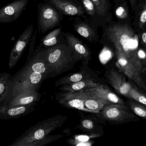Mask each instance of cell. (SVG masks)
<instances>
[{"label":"cell","mask_w":146,"mask_h":146,"mask_svg":"<svg viewBox=\"0 0 146 146\" xmlns=\"http://www.w3.org/2000/svg\"><path fill=\"white\" fill-rule=\"evenodd\" d=\"M116 57L117 66L119 70L138 87L145 90L146 85L141 76V73L137 70L135 66L124 56L117 55Z\"/></svg>","instance_id":"cell-10"},{"label":"cell","mask_w":146,"mask_h":146,"mask_svg":"<svg viewBox=\"0 0 146 146\" xmlns=\"http://www.w3.org/2000/svg\"><path fill=\"white\" fill-rule=\"evenodd\" d=\"M64 36L68 45L71 47L80 60L88 61L90 60L91 53L82 41L70 33H64Z\"/></svg>","instance_id":"cell-14"},{"label":"cell","mask_w":146,"mask_h":146,"mask_svg":"<svg viewBox=\"0 0 146 146\" xmlns=\"http://www.w3.org/2000/svg\"><path fill=\"white\" fill-rule=\"evenodd\" d=\"M63 135H48L41 140L27 143L25 146H45L60 138Z\"/></svg>","instance_id":"cell-29"},{"label":"cell","mask_w":146,"mask_h":146,"mask_svg":"<svg viewBox=\"0 0 146 146\" xmlns=\"http://www.w3.org/2000/svg\"><path fill=\"white\" fill-rule=\"evenodd\" d=\"M61 32V28H58L54 30L42 39L40 46L46 49L58 44L60 42L59 36Z\"/></svg>","instance_id":"cell-23"},{"label":"cell","mask_w":146,"mask_h":146,"mask_svg":"<svg viewBox=\"0 0 146 146\" xmlns=\"http://www.w3.org/2000/svg\"><path fill=\"white\" fill-rule=\"evenodd\" d=\"M79 126L81 129L86 132L90 133L92 135L98 136L99 135L98 129L96 128V125L92 119H83L80 122Z\"/></svg>","instance_id":"cell-26"},{"label":"cell","mask_w":146,"mask_h":146,"mask_svg":"<svg viewBox=\"0 0 146 146\" xmlns=\"http://www.w3.org/2000/svg\"><path fill=\"white\" fill-rule=\"evenodd\" d=\"M80 91L85 107L90 110L95 111L96 113H99L105 106L111 104L96 97L87 90Z\"/></svg>","instance_id":"cell-20"},{"label":"cell","mask_w":146,"mask_h":146,"mask_svg":"<svg viewBox=\"0 0 146 146\" xmlns=\"http://www.w3.org/2000/svg\"><path fill=\"white\" fill-rule=\"evenodd\" d=\"M96 97L106 101L110 103L120 104L124 105L123 101L117 95L112 92L108 88L101 85L96 88L85 90Z\"/></svg>","instance_id":"cell-18"},{"label":"cell","mask_w":146,"mask_h":146,"mask_svg":"<svg viewBox=\"0 0 146 146\" xmlns=\"http://www.w3.org/2000/svg\"><path fill=\"white\" fill-rule=\"evenodd\" d=\"M132 26L136 33L146 31V0H138Z\"/></svg>","instance_id":"cell-17"},{"label":"cell","mask_w":146,"mask_h":146,"mask_svg":"<svg viewBox=\"0 0 146 146\" xmlns=\"http://www.w3.org/2000/svg\"><path fill=\"white\" fill-rule=\"evenodd\" d=\"M129 1L131 9L134 12L135 9L137 5L138 0H129Z\"/></svg>","instance_id":"cell-32"},{"label":"cell","mask_w":146,"mask_h":146,"mask_svg":"<svg viewBox=\"0 0 146 146\" xmlns=\"http://www.w3.org/2000/svg\"><path fill=\"white\" fill-rule=\"evenodd\" d=\"M58 11L64 15L84 17L82 7L69 0H47Z\"/></svg>","instance_id":"cell-15"},{"label":"cell","mask_w":146,"mask_h":146,"mask_svg":"<svg viewBox=\"0 0 146 146\" xmlns=\"http://www.w3.org/2000/svg\"><path fill=\"white\" fill-rule=\"evenodd\" d=\"M127 98L137 102L143 106H145L146 105V98L145 95L139 92L133 87L130 90Z\"/></svg>","instance_id":"cell-28"},{"label":"cell","mask_w":146,"mask_h":146,"mask_svg":"<svg viewBox=\"0 0 146 146\" xmlns=\"http://www.w3.org/2000/svg\"><path fill=\"white\" fill-rule=\"evenodd\" d=\"M67 119L66 116L56 115L39 122L26 130L9 146H25L29 143L41 140L57 128L61 127Z\"/></svg>","instance_id":"cell-4"},{"label":"cell","mask_w":146,"mask_h":146,"mask_svg":"<svg viewBox=\"0 0 146 146\" xmlns=\"http://www.w3.org/2000/svg\"><path fill=\"white\" fill-rule=\"evenodd\" d=\"M34 26L31 25L20 35L14 44L9 58L8 66L12 69L15 67L22 57L26 47L29 43L33 36Z\"/></svg>","instance_id":"cell-7"},{"label":"cell","mask_w":146,"mask_h":146,"mask_svg":"<svg viewBox=\"0 0 146 146\" xmlns=\"http://www.w3.org/2000/svg\"><path fill=\"white\" fill-rule=\"evenodd\" d=\"M41 94L36 91L25 90L13 95L5 104L8 107H17L36 103L40 101Z\"/></svg>","instance_id":"cell-11"},{"label":"cell","mask_w":146,"mask_h":146,"mask_svg":"<svg viewBox=\"0 0 146 146\" xmlns=\"http://www.w3.org/2000/svg\"><path fill=\"white\" fill-rule=\"evenodd\" d=\"M96 10L97 19L104 20L105 25L111 20V4L110 0H91Z\"/></svg>","instance_id":"cell-21"},{"label":"cell","mask_w":146,"mask_h":146,"mask_svg":"<svg viewBox=\"0 0 146 146\" xmlns=\"http://www.w3.org/2000/svg\"><path fill=\"white\" fill-rule=\"evenodd\" d=\"M89 137L88 136H79L76 137V140H79L82 141H88L89 139Z\"/></svg>","instance_id":"cell-33"},{"label":"cell","mask_w":146,"mask_h":146,"mask_svg":"<svg viewBox=\"0 0 146 146\" xmlns=\"http://www.w3.org/2000/svg\"><path fill=\"white\" fill-rule=\"evenodd\" d=\"M58 102L63 106L70 108H75L87 112L96 113V112L85 107L80 91L63 92L56 95Z\"/></svg>","instance_id":"cell-9"},{"label":"cell","mask_w":146,"mask_h":146,"mask_svg":"<svg viewBox=\"0 0 146 146\" xmlns=\"http://www.w3.org/2000/svg\"><path fill=\"white\" fill-rule=\"evenodd\" d=\"M139 41L140 42L142 45L146 46V31H143L138 33Z\"/></svg>","instance_id":"cell-31"},{"label":"cell","mask_w":146,"mask_h":146,"mask_svg":"<svg viewBox=\"0 0 146 146\" xmlns=\"http://www.w3.org/2000/svg\"><path fill=\"white\" fill-rule=\"evenodd\" d=\"M84 9L87 14L90 16V17L95 19L96 21V10L95 7L91 0H82Z\"/></svg>","instance_id":"cell-30"},{"label":"cell","mask_w":146,"mask_h":146,"mask_svg":"<svg viewBox=\"0 0 146 146\" xmlns=\"http://www.w3.org/2000/svg\"><path fill=\"white\" fill-rule=\"evenodd\" d=\"M79 60V58L68 43L60 42L46 48L45 62L48 71V78L70 70Z\"/></svg>","instance_id":"cell-3"},{"label":"cell","mask_w":146,"mask_h":146,"mask_svg":"<svg viewBox=\"0 0 146 146\" xmlns=\"http://www.w3.org/2000/svg\"><path fill=\"white\" fill-rule=\"evenodd\" d=\"M38 26L40 33H44L58 25L59 13L50 5L42 4L38 7Z\"/></svg>","instance_id":"cell-6"},{"label":"cell","mask_w":146,"mask_h":146,"mask_svg":"<svg viewBox=\"0 0 146 146\" xmlns=\"http://www.w3.org/2000/svg\"><path fill=\"white\" fill-rule=\"evenodd\" d=\"M46 53V49L39 46L28 57L25 65L13 76V95L25 90L38 92L43 81L48 78V71L45 62Z\"/></svg>","instance_id":"cell-2"},{"label":"cell","mask_w":146,"mask_h":146,"mask_svg":"<svg viewBox=\"0 0 146 146\" xmlns=\"http://www.w3.org/2000/svg\"><path fill=\"white\" fill-rule=\"evenodd\" d=\"M136 33L130 23L111 21L104 25L102 38L103 41L112 44L116 56L125 57L142 73L143 65L137 54L139 41L138 35Z\"/></svg>","instance_id":"cell-1"},{"label":"cell","mask_w":146,"mask_h":146,"mask_svg":"<svg viewBox=\"0 0 146 146\" xmlns=\"http://www.w3.org/2000/svg\"><path fill=\"white\" fill-rule=\"evenodd\" d=\"M125 1H126V0H114V1H115V4H117L121 3V2H123Z\"/></svg>","instance_id":"cell-34"},{"label":"cell","mask_w":146,"mask_h":146,"mask_svg":"<svg viewBox=\"0 0 146 146\" xmlns=\"http://www.w3.org/2000/svg\"><path fill=\"white\" fill-rule=\"evenodd\" d=\"M98 113L100 117L114 123H124L138 119L123 104L111 103L106 105Z\"/></svg>","instance_id":"cell-5"},{"label":"cell","mask_w":146,"mask_h":146,"mask_svg":"<svg viewBox=\"0 0 146 146\" xmlns=\"http://www.w3.org/2000/svg\"><path fill=\"white\" fill-rule=\"evenodd\" d=\"M88 74L83 72H78L74 73L70 76L64 77L56 81L55 86L58 87L60 85H67L74 83L84 79H91L90 78Z\"/></svg>","instance_id":"cell-24"},{"label":"cell","mask_w":146,"mask_h":146,"mask_svg":"<svg viewBox=\"0 0 146 146\" xmlns=\"http://www.w3.org/2000/svg\"><path fill=\"white\" fill-rule=\"evenodd\" d=\"M30 0H15L0 8V23L17 20L24 11Z\"/></svg>","instance_id":"cell-8"},{"label":"cell","mask_w":146,"mask_h":146,"mask_svg":"<svg viewBox=\"0 0 146 146\" xmlns=\"http://www.w3.org/2000/svg\"><path fill=\"white\" fill-rule=\"evenodd\" d=\"M14 89L13 76L8 72L0 73V105L10 100L13 95Z\"/></svg>","instance_id":"cell-16"},{"label":"cell","mask_w":146,"mask_h":146,"mask_svg":"<svg viewBox=\"0 0 146 146\" xmlns=\"http://www.w3.org/2000/svg\"><path fill=\"white\" fill-rule=\"evenodd\" d=\"M75 30L84 38L90 42H97L99 35L95 27L82 21H76L73 24Z\"/></svg>","instance_id":"cell-19"},{"label":"cell","mask_w":146,"mask_h":146,"mask_svg":"<svg viewBox=\"0 0 146 146\" xmlns=\"http://www.w3.org/2000/svg\"><path fill=\"white\" fill-rule=\"evenodd\" d=\"M108 82L113 88L120 94L128 97L132 86L127 82L123 75L116 70L111 69L107 74Z\"/></svg>","instance_id":"cell-13"},{"label":"cell","mask_w":146,"mask_h":146,"mask_svg":"<svg viewBox=\"0 0 146 146\" xmlns=\"http://www.w3.org/2000/svg\"><path fill=\"white\" fill-rule=\"evenodd\" d=\"M36 103L17 107H8L6 104L0 105V119L8 120L19 118L28 115L35 109Z\"/></svg>","instance_id":"cell-12"},{"label":"cell","mask_w":146,"mask_h":146,"mask_svg":"<svg viewBox=\"0 0 146 146\" xmlns=\"http://www.w3.org/2000/svg\"><path fill=\"white\" fill-rule=\"evenodd\" d=\"M128 104L131 110L136 115L143 118H146V108L142 104L137 103L134 101H129Z\"/></svg>","instance_id":"cell-27"},{"label":"cell","mask_w":146,"mask_h":146,"mask_svg":"<svg viewBox=\"0 0 146 146\" xmlns=\"http://www.w3.org/2000/svg\"><path fill=\"white\" fill-rule=\"evenodd\" d=\"M114 13L116 17L119 21V23L123 21V23H130L129 7L126 1L116 4Z\"/></svg>","instance_id":"cell-25"},{"label":"cell","mask_w":146,"mask_h":146,"mask_svg":"<svg viewBox=\"0 0 146 146\" xmlns=\"http://www.w3.org/2000/svg\"><path fill=\"white\" fill-rule=\"evenodd\" d=\"M0 1H1V0H0Z\"/></svg>","instance_id":"cell-35"},{"label":"cell","mask_w":146,"mask_h":146,"mask_svg":"<svg viewBox=\"0 0 146 146\" xmlns=\"http://www.w3.org/2000/svg\"><path fill=\"white\" fill-rule=\"evenodd\" d=\"M101 84L94 82L92 79H84L74 83L63 85L60 88L62 92H78L92 88L100 87Z\"/></svg>","instance_id":"cell-22"}]
</instances>
